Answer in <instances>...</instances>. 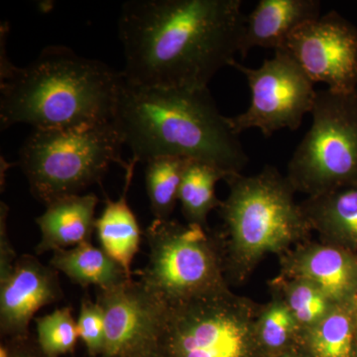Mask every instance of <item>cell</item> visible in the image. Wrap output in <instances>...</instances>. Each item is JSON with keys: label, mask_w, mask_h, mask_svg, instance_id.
Returning a JSON list of instances; mask_svg holds the SVG:
<instances>
[{"label": "cell", "mask_w": 357, "mask_h": 357, "mask_svg": "<svg viewBox=\"0 0 357 357\" xmlns=\"http://www.w3.org/2000/svg\"><path fill=\"white\" fill-rule=\"evenodd\" d=\"M241 0H130L119 39L126 84L202 89L239 53L246 15Z\"/></svg>", "instance_id": "1"}, {"label": "cell", "mask_w": 357, "mask_h": 357, "mask_svg": "<svg viewBox=\"0 0 357 357\" xmlns=\"http://www.w3.org/2000/svg\"><path fill=\"white\" fill-rule=\"evenodd\" d=\"M112 122L137 163L182 157L232 174L241 173L248 163L241 135L208 88H145L124 81Z\"/></svg>", "instance_id": "2"}, {"label": "cell", "mask_w": 357, "mask_h": 357, "mask_svg": "<svg viewBox=\"0 0 357 357\" xmlns=\"http://www.w3.org/2000/svg\"><path fill=\"white\" fill-rule=\"evenodd\" d=\"M123 84L121 72L63 45L46 47L25 68L1 58V130L17 123L70 129L112 122Z\"/></svg>", "instance_id": "3"}, {"label": "cell", "mask_w": 357, "mask_h": 357, "mask_svg": "<svg viewBox=\"0 0 357 357\" xmlns=\"http://www.w3.org/2000/svg\"><path fill=\"white\" fill-rule=\"evenodd\" d=\"M225 181L229 195L220 206L225 234L218 241L225 243H217L223 268L251 265L283 250L310 227L294 201L293 185L274 167L251 177L231 174Z\"/></svg>", "instance_id": "4"}, {"label": "cell", "mask_w": 357, "mask_h": 357, "mask_svg": "<svg viewBox=\"0 0 357 357\" xmlns=\"http://www.w3.org/2000/svg\"><path fill=\"white\" fill-rule=\"evenodd\" d=\"M124 142L114 122L70 129H35L20 151L30 192L48 206L100 184L112 164L128 170Z\"/></svg>", "instance_id": "5"}, {"label": "cell", "mask_w": 357, "mask_h": 357, "mask_svg": "<svg viewBox=\"0 0 357 357\" xmlns=\"http://www.w3.org/2000/svg\"><path fill=\"white\" fill-rule=\"evenodd\" d=\"M311 114L288 164L294 189L312 197L357 185V91H317Z\"/></svg>", "instance_id": "6"}, {"label": "cell", "mask_w": 357, "mask_h": 357, "mask_svg": "<svg viewBox=\"0 0 357 357\" xmlns=\"http://www.w3.org/2000/svg\"><path fill=\"white\" fill-rule=\"evenodd\" d=\"M144 236L149 255L139 281L169 307L227 288L217 241L204 227L153 220Z\"/></svg>", "instance_id": "7"}, {"label": "cell", "mask_w": 357, "mask_h": 357, "mask_svg": "<svg viewBox=\"0 0 357 357\" xmlns=\"http://www.w3.org/2000/svg\"><path fill=\"white\" fill-rule=\"evenodd\" d=\"M257 321L225 288L170 306L160 344L167 357H246Z\"/></svg>", "instance_id": "8"}, {"label": "cell", "mask_w": 357, "mask_h": 357, "mask_svg": "<svg viewBox=\"0 0 357 357\" xmlns=\"http://www.w3.org/2000/svg\"><path fill=\"white\" fill-rule=\"evenodd\" d=\"M231 68L248 79L251 100L243 114L229 116L237 134L257 128L265 137L281 129L297 130L316 100L314 84L289 52L275 51L260 67L252 69L234 62Z\"/></svg>", "instance_id": "9"}, {"label": "cell", "mask_w": 357, "mask_h": 357, "mask_svg": "<svg viewBox=\"0 0 357 357\" xmlns=\"http://www.w3.org/2000/svg\"><path fill=\"white\" fill-rule=\"evenodd\" d=\"M283 49L312 83L333 91H357V28L337 11L303 25Z\"/></svg>", "instance_id": "10"}, {"label": "cell", "mask_w": 357, "mask_h": 357, "mask_svg": "<svg viewBox=\"0 0 357 357\" xmlns=\"http://www.w3.org/2000/svg\"><path fill=\"white\" fill-rule=\"evenodd\" d=\"M96 302L105 314V342L100 357H128L161 342L169 307L139 280L98 289Z\"/></svg>", "instance_id": "11"}, {"label": "cell", "mask_w": 357, "mask_h": 357, "mask_svg": "<svg viewBox=\"0 0 357 357\" xmlns=\"http://www.w3.org/2000/svg\"><path fill=\"white\" fill-rule=\"evenodd\" d=\"M64 298L59 272L36 256L23 255L0 279V333L4 340L29 337L35 314Z\"/></svg>", "instance_id": "12"}, {"label": "cell", "mask_w": 357, "mask_h": 357, "mask_svg": "<svg viewBox=\"0 0 357 357\" xmlns=\"http://www.w3.org/2000/svg\"><path fill=\"white\" fill-rule=\"evenodd\" d=\"M319 0H260L246 15L239 54L251 49L280 50L294 32L321 16Z\"/></svg>", "instance_id": "13"}, {"label": "cell", "mask_w": 357, "mask_h": 357, "mask_svg": "<svg viewBox=\"0 0 357 357\" xmlns=\"http://www.w3.org/2000/svg\"><path fill=\"white\" fill-rule=\"evenodd\" d=\"M95 194L73 195L52 202L43 215L35 220L41 231V241L35 248L37 255L69 249L91 243L96 231Z\"/></svg>", "instance_id": "14"}, {"label": "cell", "mask_w": 357, "mask_h": 357, "mask_svg": "<svg viewBox=\"0 0 357 357\" xmlns=\"http://www.w3.org/2000/svg\"><path fill=\"white\" fill-rule=\"evenodd\" d=\"M136 164L137 162L131 159L121 196L116 201L107 197L102 215L96 220V234L100 248L130 277H132L133 260L139 251L142 237L139 223L128 202Z\"/></svg>", "instance_id": "15"}, {"label": "cell", "mask_w": 357, "mask_h": 357, "mask_svg": "<svg viewBox=\"0 0 357 357\" xmlns=\"http://www.w3.org/2000/svg\"><path fill=\"white\" fill-rule=\"evenodd\" d=\"M297 279L309 282L333 304L351 297L357 285V266L347 251L335 246H314L296 259Z\"/></svg>", "instance_id": "16"}, {"label": "cell", "mask_w": 357, "mask_h": 357, "mask_svg": "<svg viewBox=\"0 0 357 357\" xmlns=\"http://www.w3.org/2000/svg\"><path fill=\"white\" fill-rule=\"evenodd\" d=\"M50 266L83 288L96 286L103 290L132 279L102 248H96L91 243L55 251Z\"/></svg>", "instance_id": "17"}, {"label": "cell", "mask_w": 357, "mask_h": 357, "mask_svg": "<svg viewBox=\"0 0 357 357\" xmlns=\"http://www.w3.org/2000/svg\"><path fill=\"white\" fill-rule=\"evenodd\" d=\"M301 208L309 225L324 236L357 246V185L310 197Z\"/></svg>", "instance_id": "18"}, {"label": "cell", "mask_w": 357, "mask_h": 357, "mask_svg": "<svg viewBox=\"0 0 357 357\" xmlns=\"http://www.w3.org/2000/svg\"><path fill=\"white\" fill-rule=\"evenodd\" d=\"M231 174L206 162L189 160L178 197L188 223L201 225L206 229L208 213L222 206V202L215 196V185Z\"/></svg>", "instance_id": "19"}, {"label": "cell", "mask_w": 357, "mask_h": 357, "mask_svg": "<svg viewBox=\"0 0 357 357\" xmlns=\"http://www.w3.org/2000/svg\"><path fill=\"white\" fill-rule=\"evenodd\" d=\"M189 160L163 156L147 162L145 183L154 220H170L177 204L183 174Z\"/></svg>", "instance_id": "20"}, {"label": "cell", "mask_w": 357, "mask_h": 357, "mask_svg": "<svg viewBox=\"0 0 357 357\" xmlns=\"http://www.w3.org/2000/svg\"><path fill=\"white\" fill-rule=\"evenodd\" d=\"M354 321L344 307H332L325 318L312 326L310 344L316 357H351Z\"/></svg>", "instance_id": "21"}, {"label": "cell", "mask_w": 357, "mask_h": 357, "mask_svg": "<svg viewBox=\"0 0 357 357\" xmlns=\"http://www.w3.org/2000/svg\"><path fill=\"white\" fill-rule=\"evenodd\" d=\"M34 319L36 340L45 356L60 357L74 352L79 335L72 307H59Z\"/></svg>", "instance_id": "22"}, {"label": "cell", "mask_w": 357, "mask_h": 357, "mask_svg": "<svg viewBox=\"0 0 357 357\" xmlns=\"http://www.w3.org/2000/svg\"><path fill=\"white\" fill-rule=\"evenodd\" d=\"M286 303L298 324L310 328L325 318L333 305L316 286L300 279L289 287Z\"/></svg>", "instance_id": "23"}, {"label": "cell", "mask_w": 357, "mask_h": 357, "mask_svg": "<svg viewBox=\"0 0 357 357\" xmlns=\"http://www.w3.org/2000/svg\"><path fill=\"white\" fill-rule=\"evenodd\" d=\"M298 325L287 303H273L258 319L257 335L265 347L280 349L292 337Z\"/></svg>", "instance_id": "24"}, {"label": "cell", "mask_w": 357, "mask_h": 357, "mask_svg": "<svg viewBox=\"0 0 357 357\" xmlns=\"http://www.w3.org/2000/svg\"><path fill=\"white\" fill-rule=\"evenodd\" d=\"M77 325L79 340L86 345L89 356H102L105 342V314L98 302H93L88 296L81 301Z\"/></svg>", "instance_id": "25"}, {"label": "cell", "mask_w": 357, "mask_h": 357, "mask_svg": "<svg viewBox=\"0 0 357 357\" xmlns=\"http://www.w3.org/2000/svg\"><path fill=\"white\" fill-rule=\"evenodd\" d=\"M8 211V206L2 202L0 204V279L6 278L18 258L7 231Z\"/></svg>", "instance_id": "26"}, {"label": "cell", "mask_w": 357, "mask_h": 357, "mask_svg": "<svg viewBox=\"0 0 357 357\" xmlns=\"http://www.w3.org/2000/svg\"><path fill=\"white\" fill-rule=\"evenodd\" d=\"M9 347L10 357H46L40 349L36 338L31 335L22 340H4Z\"/></svg>", "instance_id": "27"}, {"label": "cell", "mask_w": 357, "mask_h": 357, "mask_svg": "<svg viewBox=\"0 0 357 357\" xmlns=\"http://www.w3.org/2000/svg\"><path fill=\"white\" fill-rule=\"evenodd\" d=\"M128 357H167V356L162 349L161 344H158Z\"/></svg>", "instance_id": "28"}]
</instances>
